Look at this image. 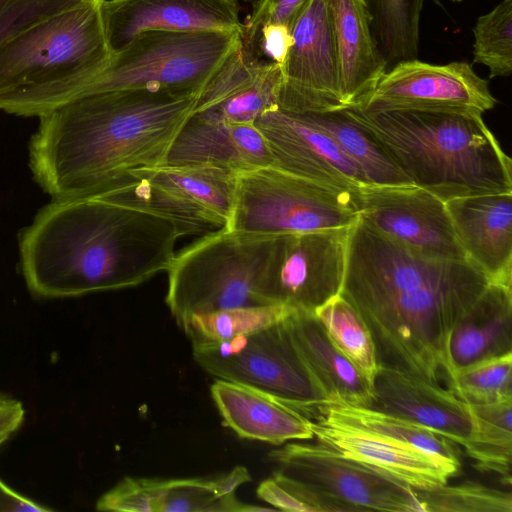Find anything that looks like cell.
Here are the masks:
<instances>
[{"label": "cell", "mask_w": 512, "mask_h": 512, "mask_svg": "<svg viewBox=\"0 0 512 512\" xmlns=\"http://www.w3.org/2000/svg\"><path fill=\"white\" fill-rule=\"evenodd\" d=\"M299 114L335 141L357 166L368 185H413L375 138L349 114L347 108Z\"/></svg>", "instance_id": "cell-29"}, {"label": "cell", "mask_w": 512, "mask_h": 512, "mask_svg": "<svg viewBox=\"0 0 512 512\" xmlns=\"http://www.w3.org/2000/svg\"><path fill=\"white\" fill-rule=\"evenodd\" d=\"M468 261L492 283L512 287V193L445 202Z\"/></svg>", "instance_id": "cell-21"}, {"label": "cell", "mask_w": 512, "mask_h": 512, "mask_svg": "<svg viewBox=\"0 0 512 512\" xmlns=\"http://www.w3.org/2000/svg\"><path fill=\"white\" fill-rule=\"evenodd\" d=\"M451 2H461L462 0H449Z\"/></svg>", "instance_id": "cell-42"}, {"label": "cell", "mask_w": 512, "mask_h": 512, "mask_svg": "<svg viewBox=\"0 0 512 512\" xmlns=\"http://www.w3.org/2000/svg\"><path fill=\"white\" fill-rule=\"evenodd\" d=\"M489 283L468 260L423 256L360 217L350 226L340 294L369 329L379 366L448 386L451 331Z\"/></svg>", "instance_id": "cell-1"}, {"label": "cell", "mask_w": 512, "mask_h": 512, "mask_svg": "<svg viewBox=\"0 0 512 512\" xmlns=\"http://www.w3.org/2000/svg\"><path fill=\"white\" fill-rule=\"evenodd\" d=\"M309 0H263L242 21L241 50L250 55L259 29L267 24H280L291 32L296 19Z\"/></svg>", "instance_id": "cell-38"}, {"label": "cell", "mask_w": 512, "mask_h": 512, "mask_svg": "<svg viewBox=\"0 0 512 512\" xmlns=\"http://www.w3.org/2000/svg\"><path fill=\"white\" fill-rule=\"evenodd\" d=\"M447 388L467 404L512 398V352L457 370Z\"/></svg>", "instance_id": "cell-36"}, {"label": "cell", "mask_w": 512, "mask_h": 512, "mask_svg": "<svg viewBox=\"0 0 512 512\" xmlns=\"http://www.w3.org/2000/svg\"><path fill=\"white\" fill-rule=\"evenodd\" d=\"M239 45L236 33L144 31L99 63L0 98V109L39 117L74 99L108 91L200 94Z\"/></svg>", "instance_id": "cell-5"}, {"label": "cell", "mask_w": 512, "mask_h": 512, "mask_svg": "<svg viewBox=\"0 0 512 512\" xmlns=\"http://www.w3.org/2000/svg\"><path fill=\"white\" fill-rule=\"evenodd\" d=\"M308 418L321 417L327 421L361 428L410 445L434 458L454 477L461 462L454 442L429 428L374 408L349 405L339 400L323 402L307 412Z\"/></svg>", "instance_id": "cell-28"}, {"label": "cell", "mask_w": 512, "mask_h": 512, "mask_svg": "<svg viewBox=\"0 0 512 512\" xmlns=\"http://www.w3.org/2000/svg\"><path fill=\"white\" fill-rule=\"evenodd\" d=\"M285 324L298 353L327 394V401L371 408L370 383L335 346L314 313L294 311Z\"/></svg>", "instance_id": "cell-26"}, {"label": "cell", "mask_w": 512, "mask_h": 512, "mask_svg": "<svg viewBox=\"0 0 512 512\" xmlns=\"http://www.w3.org/2000/svg\"><path fill=\"white\" fill-rule=\"evenodd\" d=\"M358 218V191L324 185L269 165L238 173L233 210L223 228L252 237H274L350 227Z\"/></svg>", "instance_id": "cell-8"}, {"label": "cell", "mask_w": 512, "mask_h": 512, "mask_svg": "<svg viewBox=\"0 0 512 512\" xmlns=\"http://www.w3.org/2000/svg\"><path fill=\"white\" fill-rule=\"evenodd\" d=\"M199 95L108 91L40 115L28 149L34 180L52 199L94 198L131 171L164 164Z\"/></svg>", "instance_id": "cell-2"}, {"label": "cell", "mask_w": 512, "mask_h": 512, "mask_svg": "<svg viewBox=\"0 0 512 512\" xmlns=\"http://www.w3.org/2000/svg\"><path fill=\"white\" fill-rule=\"evenodd\" d=\"M252 480L246 467L211 477H126L96 502L99 511L126 512H246L270 508L252 506L237 498V489Z\"/></svg>", "instance_id": "cell-15"}, {"label": "cell", "mask_w": 512, "mask_h": 512, "mask_svg": "<svg viewBox=\"0 0 512 512\" xmlns=\"http://www.w3.org/2000/svg\"><path fill=\"white\" fill-rule=\"evenodd\" d=\"M268 456L272 478L310 512L421 511L412 487L321 443H288Z\"/></svg>", "instance_id": "cell-7"}, {"label": "cell", "mask_w": 512, "mask_h": 512, "mask_svg": "<svg viewBox=\"0 0 512 512\" xmlns=\"http://www.w3.org/2000/svg\"><path fill=\"white\" fill-rule=\"evenodd\" d=\"M371 408L406 419L465 446L473 426L469 405L449 388L379 366Z\"/></svg>", "instance_id": "cell-20"}, {"label": "cell", "mask_w": 512, "mask_h": 512, "mask_svg": "<svg viewBox=\"0 0 512 512\" xmlns=\"http://www.w3.org/2000/svg\"><path fill=\"white\" fill-rule=\"evenodd\" d=\"M237 0H103L102 14L111 52L149 30L241 34Z\"/></svg>", "instance_id": "cell-17"}, {"label": "cell", "mask_w": 512, "mask_h": 512, "mask_svg": "<svg viewBox=\"0 0 512 512\" xmlns=\"http://www.w3.org/2000/svg\"><path fill=\"white\" fill-rule=\"evenodd\" d=\"M410 182L444 202L512 193V161L475 111L347 107Z\"/></svg>", "instance_id": "cell-4"}, {"label": "cell", "mask_w": 512, "mask_h": 512, "mask_svg": "<svg viewBox=\"0 0 512 512\" xmlns=\"http://www.w3.org/2000/svg\"><path fill=\"white\" fill-rule=\"evenodd\" d=\"M210 390L223 424L241 438L272 445L314 438L311 420L271 395L223 379Z\"/></svg>", "instance_id": "cell-24"}, {"label": "cell", "mask_w": 512, "mask_h": 512, "mask_svg": "<svg viewBox=\"0 0 512 512\" xmlns=\"http://www.w3.org/2000/svg\"><path fill=\"white\" fill-rule=\"evenodd\" d=\"M414 489L424 512H511L510 492L475 481Z\"/></svg>", "instance_id": "cell-34"}, {"label": "cell", "mask_w": 512, "mask_h": 512, "mask_svg": "<svg viewBox=\"0 0 512 512\" xmlns=\"http://www.w3.org/2000/svg\"><path fill=\"white\" fill-rule=\"evenodd\" d=\"M193 357L215 378L256 389L300 411L328 400L298 353L285 320L226 341L193 344Z\"/></svg>", "instance_id": "cell-10"}, {"label": "cell", "mask_w": 512, "mask_h": 512, "mask_svg": "<svg viewBox=\"0 0 512 512\" xmlns=\"http://www.w3.org/2000/svg\"><path fill=\"white\" fill-rule=\"evenodd\" d=\"M474 62L489 69L490 78L512 72V0H502L480 16L473 28Z\"/></svg>", "instance_id": "cell-35"}, {"label": "cell", "mask_w": 512, "mask_h": 512, "mask_svg": "<svg viewBox=\"0 0 512 512\" xmlns=\"http://www.w3.org/2000/svg\"><path fill=\"white\" fill-rule=\"evenodd\" d=\"M346 107L362 105L387 71L362 0H327Z\"/></svg>", "instance_id": "cell-25"}, {"label": "cell", "mask_w": 512, "mask_h": 512, "mask_svg": "<svg viewBox=\"0 0 512 512\" xmlns=\"http://www.w3.org/2000/svg\"><path fill=\"white\" fill-rule=\"evenodd\" d=\"M314 314L331 341L373 389L379 363L371 333L357 310L339 293L316 308Z\"/></svg>", "instance_id": "cell-32"}, {"label": "cell", "mask_w": 512, "mask_h": 512, "mask_svg": "<svg viewBox=\"0 0 512 512\" xmlns=\"http://www.w3.org/2000/svg\"><path fill=\"white\" fill-rule=\"evenodd\" d=\"M283 83L282 66L231 53L198 96L192 116L235 124H253L278 106Z\"/></svg>", "instance_id": "cell-19"}, {"label": "cell", "mask_w": 512, "mask_h": 512, "mask_svg": "<svg viewBox=\"0 0 512 512\" xmlns=\"http://www.w3.org/2000/svg\"><path fill=\"white\" fill-rule=\"evenodd\" d=\"M264 138L273 166L294 175L357 192L368 185L357 166L324 131L301 114L272 108L253 123Z\"/></svg>", "instance_id": "cell-16"}, {"label": "cell", "mask_w": 512, "mask_h": 512, "mask_svg": "<svg viewBox=\"0 0 512 512\" xmlns=\"http://www.w3.org/2000/svg\"><path fill=\"white\" fill-rule=\"evenodd\" d=\"M473 426L464 446L474 467L497 474L511 484L512 398L485 404H468Z\"/></svg>", "instance_id": "cell-30"}, {"label": "cell", "mask_w": 512, "mask_h": 512, "mask_svg": "<svg viewBox=\"0 0 512 512\" xmlns=\"http://www.w3.org/2000/svg\"><path fill=\"white\" fill-rule=\"evenodd\" d=\"M309 419L318 443L413 489H432L451 478L434 458L410 445L318 416Z\"/></svg>", "instance_id": "cell-22"}, {"label": "cell", "mask_w": 512, "mask_h": 512, "mask_svg": "<svg viewBox=\"0 0 512 512\" xmlns=\"http://www.w3.org/2000/svg\"><path fill=\"white\" fill-rule=\"evenodd\" d=\"M350 227L278 235L266 263L258 296L312 312L340 293Z\"/></svg>", "instance_id": "cell-11"}, {"label": "cell", "mask_w": 512, "mask_h": 512, "mask_svg": "<svg viewBox=\"0 0 512 512\" xmlns=\"http://www.w3.org/2000/svg\"><path fill=\"white\" fill-rule=\"evenodd\" d=\"M495 104L488 82L468 63L436 65L414 58L390 67L358 107L368 111H475L483 114Z\"/></svg>", "instance_id": "cell-14"}, {"label": "cell", "mask_w": 512, "mask_h": 512, "mask_svg": "<svg viewBox=\"0 0 512 512\" xmlns=\"http://www.w3.org/2000/svg\"><path fill=\"white\" fill-rule=\"evenodd\" d=\"M164 164L211 165L240 173L273 165V158L254 124L191 116L175 137Z\"/></svg>", "instance_id": "cell-23"}, {"label": "cell", "mask_w": 512, "mask_h": 512, "mask_svg": "<svg viewBox=\"0 0 512 512\" xmlns=\"http://www.w3.org/2000/svg\"><path fill=\"white\" fill-rule=\"evenodd\" d=\"M181 236L174 220L143 209L52 199L18 235L21 271L44 299L130 288L168 269Z\"/></svg>", "instance_id": "cell-3"}, {"label": "cell", "mask_w": 512, "mask_h": 512, "mask_svg": "<svg viewBox=\"0 0 512 512\" xmlns=\"http://www.w3.org/2000/svg\"><path fill=\"white\" fill-rule=\"evenodd\" d=\"M25 409L16 398L0 392V446L22 426Z\"/></svg>", "instance_id": "cell-39"}, {"label": "cell", "mask_w": 512, "mask_h": 512, "mask_svg": "<svg viewBox=\"0 0 512 512\" xmlns=\"http://www.w3.org/2000/svg\"><path fill=\"white\" fill-rule=\"evenodd\" d=\"M103 0H82L0 47V98L107 59Z\"/></svg>", "instance_id": "cell-9"}, {"label": "cell", "mask_w": 512, "mask_h": 512, "mask_svg": "<svg viewBox=\"0 0 512 512\" xmlns=\"http://www.w3.org/2000/svg\"><path fill=\"white\" fill-rule=\"evenodd\" d=\"M131 172L144 177L167 211L198 234L223 228L231 216L239 172L211 165L170 164Z\"/></svg>", "instance_id": "cell-18"}, {"label": "cell", "mask_w": 512, "mask_h": 512, "mask_svg": "<svg viewBox=\"0 0 512 512\" xmlns=\"http://www.w3.org/2000/svg\"><path fill=\"white\" fill-rule=\"evenodd\" d=\"M294 309L265 304L222 309L191 315L181 329L193 344L226 341L286 320Z\"/></svg>", "instance_id": "cell-33"}, {"label": "cell", "mask_w": 512, "mask_h": 512, "mask_svg": "<svg viewBox=\"0 0 512 512\" xmlns=\"http://www.w3.org/2000/svg\"><path fill=\"white\" fill-rule=\"evenodd\" d=\"M292 45L282 64L278 107L291 112L347 108L327 0H309L292 29Z\"/></svg>", "instance_id": "cell-13"}, {"label": "cell", "mask_w": 512, "mask_h": 512, "mask_svg": "<svg viewBox=\"0 0 512 512\" xmlns=\"http://www.w3.org/2000/svg\"><path fill=\"white\" fill-rule=\"evenodd\" d=\"M511 352L512 287L490 282L451 331V378L461 368Z\"/></svg>", "instance_id": "cell-27"}, {"label": "cell", "mask_w": 512, "mask_h": 512, "mask_svg": "<svg viewBox=\"0 0 512 512\" xmlns=\"http://www.w3.org/2000/svg\"><path fill=\"white\" fill-rule=\"evenodd\" d=\"M359 217L381 234L423 256L467 260L445 202L415 185H364Z\"/></svg>", "instance_id": "cell-12"}, {"label": "cell", "mask_w": 512, "mask_h": 512, "mask_svg": "<svg viewBox=\"0 0 512 512\" xmlns=\"http://www.w3.org/2000/svg\"><path fill=\"white\" fill-rule=\"evenodd\" d=\"M370 19L377 48L387 70L396 63L416 58L420 16L424 0H362Z\"/></svg>", "instance_id": "cell-31"}, {"label": "cell", "mask_w": 512, "mask_h": 512, "mask_svg": "<svg viewBox=\"0 0 512 512\" xmlns=\"http://www.w3.org/2000/svg\"><path fill=\"white\" fill-rule=\"evenodd\" d=\"M82 0H0V47L25 29Z\"/></svg>", "instance_id": "cell-37"}, {"label": "cell", "mask_w": 512, "mask_h": 512, "mask_svg": "<svg viewBox=\"0 0 512 512\" xmlns=\"http://www.w3.org/2000/svg\"><path fill=\"white\" fill-rule=\"evenodd\" d=\"M275 237L213 230L175 253L165 302L181 328L193 314L265 305L258 296Z\"/></svg>", "instance_id": "cell-6"}, {"label": "cell", "mask_w": 512, "mask_h": 512, "mask_svg": "<svg viewBox=\"0 0 512 512\" xmlns=\"http://www.w3.org/2000/svg\"><path fill=\"white\" fill-rule=\"evenodd\" d=\"M259 499L272 505L275 509L284 511H310L309 508L293 497L280 486L272 477L264 480L257 488Z\"/></svg>", "instance_id": "cell-40"}, {"label": "cell", "mask_w": 512, "mask_h": 512, "mask_svg": "<svg viewBox=\"0 0 512 512\" xmlns=\"http://www.w3.org/2000/svg\"><path fill=\"white\" fill-rule=\"evenodd\" d=\"M237 1L238 2L243 1L247 4H249L251 6V10H254L262 3L263 0H237Z\"/></svg>", "instance_id": "cell-41"}]
</instances>
